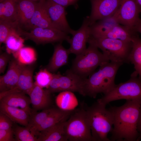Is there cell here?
Segmentation results:
<instances>
[{
	"label": "cell",
	"mask_w": 141,
	"mask_h": 141,
	"mask_svg": "<svg viewBox=\"0 0 141 141\" xmlns=\"http://www.w3.org/2000/svg\"><path fill=\"white\" fill-rule=\"evenodd\" d=\"M44 6L53 25L57 29L72 34L74 30L70 27L67 21L66 8L50 0H44Z\"/></svg>",
	"instance_id": "13"
},
{
	"label": "cell",
	"mask_w": 141,
	"mask_h": 141,
	"mask_svg": "<svg viewBox=\"0 0 141 141\" xmlns=\"http://www.w3.org/2000/svg\"><path fill=\"white\" fill-rule=\"evenodd\" d=\"M55 108H50L38 113H35L34 111L30 116L28 124L26 127L37 138L38 128Z\"/></svg>",
	"instance_id": "27"
},
{
	"label": "cell",
	"mask_w": 141,
	"mask_h": 141,
	"mask_svg": "<svg viewBox=\"0 0 141 141\" xmlns=\"http://www.w3.org/2000/svg\"><path fill=\"white\" fill-rule=\"evenodd\" d=\"M122 0H90L91 9L88 16L91 26L98 20L113 16L117 11Z\"/></svg>",
	"instance_id": "12"
},
{
	"label": "cell",
	"mask_w": 141,
	"mask_h": 141,
	"mask_svg": "<svg viewBox=\"0 0 141 141\" xmlns=\"http://www.w3.org/2000/svg\"><path fill=\"white\" fill-rule=\"evenodd\" d=\"M0 101L8 106L23 109L30 115L33 113L30 107V98L22 92L9 91L0 93Z\"/></svg>",
	"instance_id": "16"
},
{
	"label": "cell",
	"mask_w": 141,
	"mask_h": 141,
	"mask_svg": "<svg viewBox=\"0 0 141 141\" xmlns=\"http://www.w3.org/2000/svg\"><path fill=\"white\" fill-rule=\"evenodd\" d=\"M68 141H94L86 109L75 110L65 122Z\"/></svg>",
	"instance_id": "7"
},
{
	"label": "cell",
	"mask_w": 141,
	"mask_h": 141,
	"mask_svg": "<svg viewBox=\"0 0 141 141\" xmlns=\"http://www.w3.org/2000/svg\"><path fill=\"white\" fill-rule=\"evenodd\" d=\"M18 0H4L0 3V20L17 21V4Z\"/></svg>",
	"instance_id": "26"
},
{
	"label": "cell",
	"mask_w": 141,
	"mask_h": 141,
	"mask_svg": "<svg viewBox=\"0 0 141 141\" xmlns=\"http://www.w3.org/2000/svg\"><path fill=\"white\" fill-rule=\"evenodd\" d=\"M65 8L74 5L79 0H50Z\"/></svg>",
	"instance_id": "37"
},
{
	"label": "cell",
	"mask_w": 141,
	"mask_h": 141,
	"mask_svg": "<svg viewBox=\"0 0 141 141\" xmlns=\"http://www.w3.org/2000/svg\"><path fill=\"white\" fill-rule=\"evenodd\" d=\"M31 1H32L33 2H36V1H40V0H29Z\"/></svg>",
	"instance_id": "40"
},
{
	"label": "cell",
	"mask_w": 141,
	"mask_h": 141,
	"mask_svg": "<svg viewBox=\"0 0 141 141\" xmlns=\"http://www.w3.org/2000/svg\"><path fill=\"white\" fill-rule=\"evenodd\" d=\"M12 128L8 130H0V141H15Z\"/></svg>",
	"instance_id": "35"
},
{
	"label": "cell",
	"mask_w": 141,
	"mask_h": 141,
	"mask_svg": "<svg viewBox=\"0 0 141 141\" xmlns=\"http://www.w3.org/2000/svg\"><path fill=\"white\" fill-rule=\"evenodd\" d=\"M100 49L110 61L124 63L129 62L132 42L119 39L95 37L91 36L87 42Z\"/></svg>",
	"instance_id": "5"
},
{
	"label": "cell",
	"mask_w": 141,
	"mask_h": 141,
	"mask_svg": "<svg viewBox=\"0 0 141 141\" xmlns=\"http://www.w3.org/2000/svg\"><path fill=\"white\" fill-rule=\"evenodd\" d=\"M3 0H0V2H1V1H3Z\"/></svg>",
	"instance_id": "41"
},
{
	"label": "cell",
	"mask_w": 141,
	"mask_h": 141,
	"mask_svg": "<svg viewBox=\"0 0 141 141\" xmlns=\"http://www.w3.org/2000/svg\"><path fill=\"white\" fill-rule=\"evenodd\" d=\"M13 129L16 141H37V137L26 127H22L15 124L13 125Z\"/></svg>",
	"instance_id": "31"
},
{
	"label": "cell",
	"mask_w": 141,
	"mask_h": 141,
	"mask_svg": "<svg viewBox=\"0 0 141 141\" xmlns=\"http://www.w3.org/2000/svg\"><path fill=\"white\" fill-rule=\"evenodd\" d=\"M0 111L7 116L14 122L26 127L30 115L25 110L0 103Z\"/></svg>",
	"instance_id": "23"
},
{
	"label": "cell",
	"mask_w": 141,
	"mask_h": 141,
	"mask_svg": "<svg viewBox=\"0 0 141 141\" xmlns=\"http://www.w3.org/2000/svg\"><path fill=\"white\" fill-rule=\"evenodd\" d=\"M121 99L132 100L141 103V78L131 74L127 81L115 85L97 101L105 105Z\"/></svg>",
	"instance_id": "6"
},
{
	"label": "cell",
	"mask_w": 141,
	"mask_h": 141,
	"mask_svg": "<svg viewBox=\"0 0 141 141\" xmlns=\"http://www.w3.org/2000/svg\"><path fill=\"white\" fill-rule=\"evenodd\" d=\"M106 106L97 101L86 109L94 141H110L108 136L113 129V117Z\"/></svg>",
	"instance_id": "3"
},
{
	"label": "cell",
	"mask_w": 141,
	"mask_h": 141,
	"mask_svg": "<svg viewBox=\"0 0 141 141\" xmlns=\"http://www.w3.org/2000/svg\"><path fill=\"white\" fill-rule=\"evenodd\" d=\"M69 43L70 47L68 49L70 54L78 55L86 49V44L91 35V25L88 16L84 20L81 27L77 30L73 31Z\"/></svg>",
	"instance_id": "14"
},
{
	"label": "cell",
	"mask_w": 141,
	"mask_h": 141,
	"mask_svg": "<svg viewBox=\"0 0 141 141\" xmlns=\"http://www.w3.org/2000/svg\"><path fill=\"white\" fill-rule=\"evenodd\" d=\"M86 78L81 77L70 69L67 70L64 75L60 73H53L52 79L46 89L51 93L67 91L77 92L85 96V84Z\"/></svg>",
	"instance_id": "9"
},
{
	"label": "cell",
	"mask_w": 141,
	"mask_h": 141,
	"mask_svg": "<svg viewBox=\"0 0 141 141\" xmlns=\"http://www.w3.org/2000/svg\"><path fill=\"white\" fill-rule=\"evenodd\" d=\"M86 50L76 55L70 69L73 72L84 78L92 74L96 68L103 64L110 61L95 45L89 44Z\"/></svg>",
	"instance_id": "4"
},
{
	"label": "cell",
	"mask_w": 141,
	"mask_h": 141,
	"mask_svg": "<svg viewBox=\"0 0 141 141\" xmlns=\"http://www.w3.org/2000/svg\"><path fill=\"white\" fill-rule=\"evenodd\" d=\"M10 54L5 52L0 55V73H3L8 63L11 60Z\"/></svg>",
	"instance_id": "36"
},
{
	"label": "cell",
	"mask_w": 141,
	"mask_h": 141,
	"mask_svg": "<svg viewBox=\"0 0 141 141\" xmlns=\"http://www.w3.org/2000/svg\"><path fill=\"white\" fill-rule=\"evenodd\" d=\"M44 2V0H40L37 3L33 14L26 27L30 29L36 27L56 29L49 18L45 8Z\"/></svg>",
	"instance_id": "18"
},
{
	"label": "cell",
	"mask_w": 141,
	"mask_h": 141,
	"mask_svg": "<svg viewBox=\"0 0 141 141\" xmlns=\"http://www.w3.org/2000/svg\"><path fill=\"white\" fill-rule=\"evenodd\" d=\"M133 31L138 32L141 34V19H140L134 26Z\"/></svg>",
	"instance_id": "39"
},
{
	"label": "cell",
	"mask_w": 141,
	"mask_h": 141,
	"mask_svg": "<svg viewBox=\"0 0 141 141\" xmlns=\"http://www.w3.org/2000/svg\"><path fill=\"white\" fill-rule=\"evenodd\" d=\"M23 65L14 58L9 61L6 73L0 77V92L12 90L16 86Z\"/></svg>",
	"instance_id": "15"
},
{
	"label": "cell",
	"mask_w": 141,
	"mask_h": 141,
	"mask_svg": "<svg viewBox=\"0 0 141 141\" xmlns=\"http://www.w3.org/2000/svg\"><path fill=\"white\" fill-rule=\"evenodd\" d=\"M13 122L4 114L0 112V130H8L12 128Z\"/></svg>",
	"instance_id": "34"
},
{
	"label": "cell",
	"mask_w": 141,
	"mask_h": 141,
	"mask_svg": "<svg viewBox=\"0 0 141 141\" xmlns=\"http://www.w3.org/2000/svg\"><path fill=\"white\" fill-rule=\"evenodd\" d=\"M66 121L56 124L39 132L37 141H67L65 125Z\"/></svg>",
	"instance_id": "19"
},
{
	"label": "cell",
	"mask_w": 141,
	"mask_h": 141,
	"mask_svg": "<svg viewBox=\"0 0 141 141\" xmlns=\"http://www.w3.org/2000/svg\"><path fill=\"white\" fill-rule=\"evenodd\" d=\"M36 2L29 0H18L17 4V20L19 25H27L35 11Z\"/></svg>",
	"instance_id": "22"
},
{
	"label": "cell",
	"mask_w": 141,
	"mask_h": 141,
	"mask_svg": "<svg viewBox=\"0 0 141 141\" xmlns=\"http://www.w3.org/2000/svg\"><path fill=\"white\" fill-rule=\"evenodd\" d=\"M18 21L0 20V44L4 43L7 38L14 30L19 27Z\"/></svg>",
	"instance_id": "32"
},
{
	"label": "cell",
	"mask_w": 141,
	"mask_h": 141,
	"mask_svg": "<svg viewBox=\"0 0 141 141\" xmlns=\"http://www.w3.org/2000/svg\"><path fill=\"white\" fill-rule=\"evenodd\" d=\"M70 54L68 49L65 48L62 43H59L55 46L52 56L45 68L51 73L56 72L67 63Z\"/></svg>",
	"instance_id": "21"
},
{
	"label": "cell",
	"mask_w": 141,
	"mask_h": 141,
	"mask_svg": "<svg viewBox=\"0 0 141 141\" xmlns=\"http://www.w3.org/2000/svg\"><path fill=\"white\" fill-rule=\"evenodd\" d=\"M141 8L136 0H122L120 7L113 16L117 22L133 31L140 19Z\"/></svg>",
	"instance_id": "11"
},
{
	"label": "cell",
	"mask_w": 141,
	"mask_h": 141,
	"mask_svg": "<svg viewBox=\"0 0 141 141\" xmlns=\"http://www.w3.org/2000/svg\"><path fill=\"white\" fill-rule=\"evenodd\" d=\"M53 76V74L46 68L41 69L35 76L34 84L41 87H48Z\"/></svg>",
	"instance_id": "33"
},
{
	"label": "cell",
	"mask_w": 141,
	"mask_h": 141,
	"mask_svg": "<svg viewBox=\"0 0 141 141\" xmlns=\"http://www.w3.org/2000/svg\"><path fill=\"white\" fill-rule=\"evenodd\" d=\"M18 31L25 39L31 40L38 45L62 43L64 41L69 43L70 38L68 34L55 28L36 27L26 32L19 27Z\"/></svg>",
	"instance_id": "10"
},
{
	"label": "cell",
	"mask_w": 141,
	"mask_h": 141,
	"mask_svg": "<svg viewBox=\"0 0 141 141\" xmlns=\"http://www.w3.org/2000/svg\"><path fill=\"white\" fill-rule=\"evenodd\" d=\"M129 61L133 64L135 69L132 74L141 78V39L135 35L132 40Z\"/></svg>",
	"instance_id": "24"
},
{
	"label": "cell",
	"mask_w": 141,
	"mask_h": 141,
	"mask_svg": "<svg viewBox=\"0 0 141 141\" xmlns=\"http://www.w3.org/2000/svg\"><path fill=\"white\" fill-rule=\"evenodd\" d=\"M19 27L10 32L4 43L6 45V52L10 54H13L24 46L25 39L19 33L18 30Z\"/></svg>",
	"instance_id": "28"
},
{
	"label": "cell",
	"mask_w": 141,
	"mask_h": 141,
	"mask_svg": "<svg viewBox=\"0 0 141 141\" xmlns=\"http://www.w3.org/2000/svg\"><path fill=\"white\" fill-rule=\"evenodd\" d=\"M34 70L31 65H23L16 86L9 91H21L29 95L35 85L33 79Z\"/></svg>",
	"instance_id": "20"
},
{
	"label": "cell",
	"mask_w": 141,
	"mask_h": 141,
	"mask_svg": "<svg viewBox=\"0 0 141 141\" xmlns=\"http://www.w3.org/2000/svg\"><path fill=\"white\" fill-rule=\"evenodd\" d=\"M91 36L95 37L119 39L132 42L133 31L118 23L113 16L99 21L91 26Z\"/></svg>",
	"instance_id": "8"
},
{
	"label": "cell",
	"mask_w": 141,
	"mask_h": 141,
	"mask_svg": "<svg viewBox=\"0 0 141 141\" xmlns=\"http://www.w3.org/2000/svg\"><path fill=\"white\" fill-rule=\"evenodd\" d=\"M56 102L58 108L66 110H74L77 103L73 92L67 91L60 92L56 97Z\"/></svg>",
	"instance_id": "29"
},
{
	"label": "cell",
	"mask_w": 141,
	"mask_h": 141,
	"mask_svg": "<svg viewBox=\"0 0 141 141\" xmlns=\"http://www.w3.org/2000/svg\"><path fill=\"white\" fill-rule=\"evenodd\" d=\"M13 55L14 58L22 65H31L37 60L36 52L31 47H24Z\"/></svg>",
	"instance_id": "30"
},
{
	"label": "cell",
	"mask_w": 141,
	"mask_h": 141,
	"mask_svg": "<svg viewBox=\"0 0 141 141\" xmlns=\"http://www.w3.org/2000/svg\"><path fill=\"white\" fill-rule=\"evenodd\" d=\"M74 110V109L66 110L55 108L39 126L37 130V135L41 131L60 122L66 121Z\"/></svg>",
	"instance_id": "25"
},
{
	"label": "cell",
	"mask_w": 141,
	"mask_h": 141,
	"mask_svg": "<svg viewBox=\"0 0 141 141\" xmlns=\"http://www.w3.org/2000/svg\"><path fill=\"white\" fill-rule=\"evenodd\" d=\"M137 130L139 133V137L138 141L141 139V106L140 108V114L137 125Z\"/></svg>",
	"instance_id": "38"
},
{
	"label": "cell",
	"mask_w": 141,
	"mask_h": 141,
	"mask_svg": "<svg viewBox=\"0 0 141 141\" xmlns=\"http://www.w3.org/2000/svg\"><path fill=\"white\" fill-rule=\"evenodd\" d=\"M51 94L46 89H44L35 84L29 95L34 112L50 108L52 103Z\"/></svg>",
	"instance_id": "17"
},
{
	"label": "cell",
	"mask_w": 141,
	"mask_h": 141,
	"mask_svg": "<svg viewBox=\"0 0 141 141\" xmlns=\"http://www.w3.org/2000/svg\"><path fill=\"white\" fill-rule=\"evenodd\" d=\"M123 64L109 61L100 66L98 70L87 78L85 84V96L95 98L98 94H105L116 85L115 77L120 67Z\"/></svg>",
	"instance_id": "2"
},
{
	"label": "cell",
	"mask_w": 141,
	"mask_h": 141,
	"mask_svg": "<svg viewBox=\"0 0 141 141\" xmlns=\"http://www.w3.org/2000/svg\"><path fill=\"white\" fill-rule=\"evenodd\" d=\"M141 106V103L128 100L121 106L109 108L114 121L111 136L109 138L110 141H138L137 125Z\"/></svg>",
	"instance_id": "1"
}]
</instances>
